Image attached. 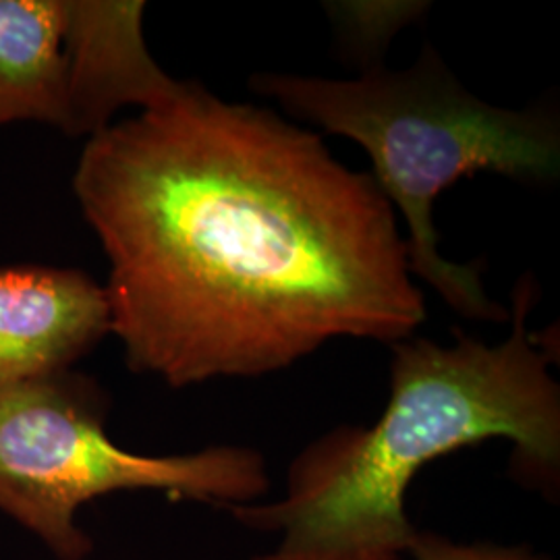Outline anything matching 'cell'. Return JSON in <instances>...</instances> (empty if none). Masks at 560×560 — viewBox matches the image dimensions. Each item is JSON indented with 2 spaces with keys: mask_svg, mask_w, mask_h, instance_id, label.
Masks as SVG:
<instances>
[{
  "mask_svg": "<svg viewBox=\"0 0 560 560\" xmlns=\"http://www.w3.org/2000/svg\"><path fill=\"white\" fill-rule=\"evenodd\" d=\"M110 335L173 388L258 378L328 340L411 339L425 300L393 203L318 133L180 81L83 145Z\"/></svg>",
  "mask_w": 560,
  "mask_h": 560,
  "instance_id": "obj_1",
  "label": "cell"
},
{
  "mask_svg": "<svg viewBox=\"0 0 560 560\" xmlns=\"http://www.w3.org/2000/svg\"><path fill=\"white\" fill-rule=\"evenodd\" d=\"M532 279L513 293V330L490 347L455 330L457 342L390 345V395L372 425H339L289 465L284 497L231 509L241 525L279 534L252 560H395L421 532L405 497L432 460L492 439L513 442V460L534 483L557 488L560 386L550 351L527 330Z\"/></svg>",
  "mask_w": 560,
  "mask_h": 560,
  "instance_id": "obj_2",
  "label": "cell"
},
{
  "mask_svg": "<svg viewBox=\"0 0 560 560\" xmlns=\"http://www.w3.org/2000/svg\"><path fill=\"white\" fill-rule=\"evenodd\" d=\"M249 85L284 113L368 152L384 198L409 226V268L460 316L506 322L490 300L480 270L446 260L432 219L446 187L481 171L527 183L560 173L559 120L548 110H509L467 92L432 44L407 71L370 69L355 80L256 73Z\"/></svg>",
  "mask_w": 560,
  "mask_h": 560,
  "instance_id": "obj_3",
  "label": "cell"
},
{
  "mask_svg": "<svg viewBox=\"0 0 560 560\" xmlns=\"http://www.w3.org/2000/svg\"><path fill=\"white\" fill-rule=\"evenodd\" d=\"M96 382L69 372L0 390V511L38 534L57 557L81 560L92 541L75 525L83 504L122 490L235 509L260 502L270 480L260 453L210 446L145 457L106 434Z\"/></svg>",
  "mask_w": 560,
  "mask_h": 560,
  "instance_id": "obj_4",
  "label": "cell"
},
{
  "mask_svg": "<svg viewBox=\"0 0 560 560\" xmlns=\"http://www.w3.org/2000/svg\"><path fill=\"white\" fill-rule=\"evenodd\" d=\"M143 13L140 0H65L62 133L88 141L120 108L145 110L179 90L145 46Z\"/></svg>",
  "mask_w": 560,
  "mask_h": 560,
  "instance_id": "obj_5",
  "label": "cell"
},
{
  "mask_svg": "<svg viewBox=\"0 0 560 560\" xmlns=\"http://www.w3.org/2000/svg\"><path fill=\"white\" fill-rule=\"evenodd\" d=\"M110 335L106 289L88 272L0 268V390L69 372Z\"/></svg>",
  "mask_w": 560,
  "mask_h": 560,
  "instance_id": "obj_6",
  "label": "cell"
},
{
  "mask_svg": "<svg viewBox=\"0 0 560 560\" xmlns=\"http://www.w3.org/2000/svg\"><path fill=\"white\" fill-rule=\"evenodd\" d=\"M65 0H0V127L62 122Z\"/></svg>",
  "mask_w": 560,
  "mask_h": 560,
  "instance_id": "obj_7",
  "label": "cell"
},
{
  "mask_svg": "<svg viewBox=\"0 0 560 560\" xmlns=\"http://www.w3.org/2000/svg\"><path fill=\"white\" fill-rule=\"evenodd\" d=\"M395 560H546L529 546H504L492 541H453L423 534L407 555Z\"/></svg>",
  "mask_w": 560,
  "mask_h": 560,
  "instance_id": "obj_8",
  "label": "cell"
}]
</instances>
